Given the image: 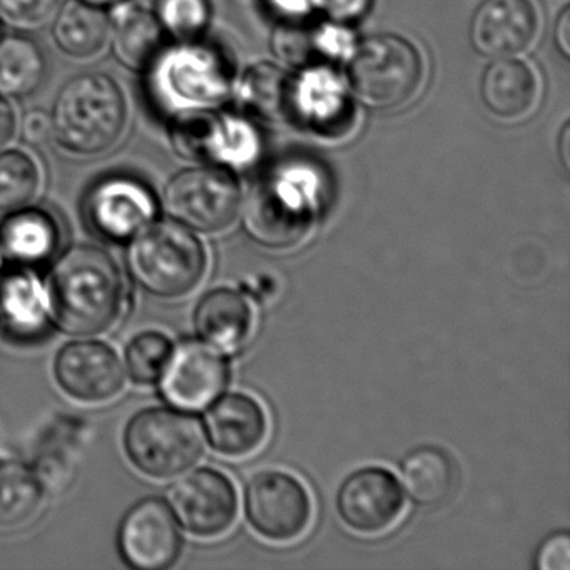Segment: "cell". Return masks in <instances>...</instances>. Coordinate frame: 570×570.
Listing matches in <instances>:
<instances>
[{
	"instance_id": "1",
	"label": "cell",
	"mask_w": 570,
	"mask_h": 570,
	"mask_svg": "<svg viewBox=\"0 0 570 570\" xmlns=\"http://www.w3.org/2000/svg\"><path fill=\"white\" fill-rule=\"evenodd\" d=\"M48 289L55 325L68 335L108 332L125 308V276L98 246H75L59 256Z\"/></svg>"
},
{
	"instance_id": "2",
	"label": "cell",
	"mask_w": 570,
	"mask_h": 570,
	"mask_svg": "<svg viewBox=\"0 0 570 570\" xmlns=\"http://www.w3.org/2000/svg\"><path fill=\"white\" fill-rule=\"evenodd\" d=\"M145 72L149 102L171 121L191 112L213 111L232 89L228 62L198 39L163 49Z\"/></svg>"
},
{
	"instance_id": "3",
	"label": "cell",
	"mask_w": 570,
	"mask_h": 570,
	"mask_svg": "<svg viewBox=\"0 0 570 570\" xmlns=\"http://www.w3.org/2000/svg\"><path fill=\"white\" fill-rule=\"evenodd\" d=\"M51 116L55 138L66 151L98 156L125 135L128 105L115 79L85 72L61 89Z\"/></svg>"
},
{
	"instance_id": "4",
	"label": "cell",
	"mask_w": 570,
	"mask_h": 570,
	"mask_svg": "<svg viewBox=\"0 0 570 570\" xmlns=\"http://www.w3.org/2000/svg\"><path fill=\"white\" fill-rule=\"evenodd\" d=\"M129 243V272L151 295L179 298L195 289L205 276V248L186 226L153 222Z\"/></svg>"
},
{
	"instance_id": "5",
	"label": "cell",
	"mask_w": 570,
	"mask_h": 570,
	"mask_svg": "<svg viewBox=\"0 0 570 570\" xmlns=\"http://www.w3.org/2000/svg\"><path fill=\"white\" fill-rule=\"evenodd\" d=\"M318 178L312 166L293 165L266 176L249 193L245 226L268 248H289L302 242L312 223Z\"/></svg>"
},
{
	"instance_id": "6",
	"label": "cell",
	"mask_w": 570,
	"mask_h": 570,
	"mask_svg": "<svg viewBox=\"0 0 570 570\" xmlns=\"http://www.w3.org/2000/svg\"><path fill=\"white\" fill-rule=\"evenodd\" d=\"M422 76L419 51L399 36H373L350 55V88L362 105L372 109L405 105L419 89Z\"/></svg>"
},
{
	"instance_id": "7",
	"label": "cell",
	"mask_w": 570,
	"mask_h": 570,
	"mask_svg": "<svg viewBox=\"0 0 570 570\" xmlns=\"http://www.w3.org/2000/svg\"><path fill=\"white\" fill-rule=\"evenodd\" d=\"M125 449L139 472L173 479L202 459L203 429L193 416L176 410H142L126 426Z\"/></svg>"
},
{
	"instance_id": "8",
	"label": "cell",
	"mask_w": 570,
	"mask_h": 570,
	"mask_svg": "<svg viewBox=\"0 0 570 570\" xmlns=\"http://www.w3.org/2000/svg\"><path fill=\"white\" fill-rule=\"evenodd\" d=\"M169 215L186 228L219 233L232 226L242 205V193L232 173L223 168L186 169L166 186Z\"/></svg>"
},
{
	"instance_id": "9",
	"label": "cell",
	"mask_w": 570,
	"mask_h": 570,
	"mask_svg": "<svg viewBox=\"0 0 570 570\" xmlns=\"http://www.w3.org/2000/svg\"><path fill=\"white\" fill-rule=\"evenodd\" d=\"M158 215V199L141 179L111 175L89 188L82 203L86 226L109 243L131 242Z\"/></svg>"
},
{
	"instance_id": "10",
	"label": "cell",
	"mask_w": 570,
	"mask_h": 570,
	"mask_svg": "<svg viewBox=\"0 0 570 570\" xmlns=\"http://www.w3.org/2000/svg\"><path fill=\"white\" fill-rule=\"evenodd\" d=\"M228 366L222 352L198 340H185L171 350L159 390L163 399L181 412L212 405L225 389Z\"/></svg>"
},
{
	"instance_id": "11",
	"label": "cell",
	"mask_w": 570,
	"mask_h": 570,
	"mask_svg": "<svg viewBox=\"0 0 570 570\" xmlns=\"http://www.w3.org/2000/svg\"><path fill=\"white\" fill-rule=\"evenodd\" d=\"M245 499L253 529L273 542H289L308 529L312 500L289 473H258L246 487Z\"/></svg>"
},
{
	"instance_id": "12",
	"label": "cell",
	"mask_w": 570,
	"mask_h": 570,
	"mask_svg": "<svg viewBox=\"0 0 570 570\" xmlns=\"http://www.w3.org/2000/svg\"><path fill=\"white\" fill-rule=\"evenodd\" d=\"M169 509L188 532L216 537L235 522L238 499L228 476L216 470L199 469L186 473L171 487Z\"/></svg>"
},
{
	"instance_id": "13",
	"label": "cell",
	"mask_w": 570,
	"mask_h": 570,
	"mask_svg": "<svg viewBox=\"0 0 570 570\" xmlns=\"http://www.w3.org/2000/svg\"><path fill=\"white\" fill-rule=\"evenodd\" d=\"M118 546L125 562L135 569L171 567L181 552V533L171 509L159 499L136 503L119 527Z\"/></svg>"
},
{
	"instance_id": "14",
	"label": "cell",
	"mask_w": 570,
	"mask_h": 570,
	"mask_svg": "<svg viewBox=\"0 0 570 570\" xmlns=\"http://www.w3.org/2000/svg\"><path fill=\"white\" fill-rule=\"evenodd\" d=\"M55 375L72 399L101 403L115 399L125 386V368L118 353L102 342L81 340L61 348Z\"/></svg>"
},
{
	"instance_id": "15",
	"label": "cell",
	"mask_w": 570,
	"mask_h": 570,
	"mask_svg": "<svg viewBox=\"0 0 570 570\" xmlns=\"http://www.w3.org/2000/svg\"><path fill=\"white\" fill-rule=\"evenodd\" d=\"M338 512L355 532L382 533L402 515L403 493L389 470L362 469L343 482Z\"/></svg>"
},
{
	"instance_id": "16",
	"label": "cell",
	"mask_w": 570,
	"mask_h": 570,
	"mask_svg": "<svg viewBox=\"0 0 570 570\" xmlns=\"http://www.w3.org/2000/svg\"><path fill=\"white\" fill-rule=\"evenodd\" d=\"M289 121L302 122L323 136H340L352 122L348 91L335 71L309 66L293 79Z\"/></svg>"
},
{
	"instance_id": "17",
	"label": "cell",
	"mask_w": 570,
	"mask_h": 570,
	"mask_svg": "<svg viewBox=\"0 0 570 570\" xmlns=\"http://www.w3.org/2000/svg\"><path fill=\"white\" fill-rule=\"evenodd\" d=\"M537 14L530 0H483L470 24V41L490 59L513 58L530 48Z\"/></svg>"
},
{
	"instance_id": "18",
	"label": "cell",
	"mask_w": 570,
	"mask_h": 570,
	"mask_svg": "<svg viewBox=\"0 0 570 570\" xmlns=\"http://www.w3.org/2000/svg\"><path fill=\"white\" fill-rule=\"evenodd\" d=\"M51 298L48 286L31 272L11 273L0 279V328L18 343H36L51 332Z\"/></svg>"
},
{
	"instance_id": "19",
	"label": "cell",
	"mask_w": 570,
	"mask_h": 570,
	"mask_svg": "<svg viewBox=\"0 0 570 570\" xmlns=\"http://www.w3.org/2000/svg\"><path fill=\"white\" fill-rule=\"evenodd\" d=\"M206 433L216 452L245 456L265 442L268 420L265 410L252 396L232 393L223 396L206 413Z\"/></svg>"
},
{
	"instance_id": "20",
	"label": "cell",
	"mask_w": 570,
	"mask_h": 570,
	"mask_svg": "<svg viewBox=\"0 0 570 570\" xmlns=\"http://www.w3.org/2000/svg\"><path fill=\"white\" fill-rule=\"evenodd\" d=\"M61 246V222L49 209L24 206L0 225V252L24 268L48 265L58 258Z\"/></svg>"
},
{
	"instance_id": "21",
	"label": "cell",
	"mask_w": 570,
	"mask_h": 570,
	"mask_svg": "<svg viewBox=\"0 0 570 570\" xmlns=\"http://www.w3.org/2000/svg\"><path fill=\"white\" fill-rule=\"evenodd\" d=\"M239 138V119L213 111L173 119L171 145L179 156L196 161L232 165Z\"/></svg>"
},
{
	"instance_id": "22",
	"label": "cell",
	"mask_w": 570,
	"mask_h": 570,
	"mask_svg": "<svg viewBox=\"0 0 570 570\" xmlns=\"http://www.w3.org/2000/svg\"><path fill=\"white\" fill-rule=\"evenodd\" d=\"M111 31L112 51L126 68L146 71L163 51L165 31L155 14L135 4L115 6Z\"/></svg>"
},
{
	"instance_id": "23",
	"label": "cell",
	"mask_w": 570,
	"mask_h": 570,
	"mask_svg": "<svg viewBox=\"0 0 570 570\" xmlns=\"http://www.w3.org/2000/svg\"><path fill=\"white\" fill-rule=\"evenodd\" d=\"M252 325V308L235 289L218 288L208 293L195 312L196 332L218 350H235L242 345Z\"/></svg>"
},
{
	"instance_id": "24",
	"label": "cell",
	"mask_w": 570,
	"mask_h": 570,
	"mask_svg": "<svg viewBox=\"0 0 570 570\" xmlns=\"http://www.w3.org/2000/svg\"><path fill=\"white\" fill-rule=\"evenodd\" d=\"M487 108L505 119L529 115L539 98V82L525 62L513 58L497 59L482 79Z\"/></svg>"
},
{
	"instance_id": "25",
	"label": "cell",
	"mask_w": 570,
	"mask_h": 570,
	"mask_svg": "<svg viewBox=\"0 0 570 570\" xmlns=\"http://www.w3.org/2000/svg\"><path fill=\"white\" fill-rule=\"evenodd\" d=\"M111 24L101 8L85 0H69L52 26L56 45L76 59L98 55L108 41Z\"/></svg>"
},
{
	"instance_id": "26",
	"label": "cell",
	"mask_w": 570,
	"mask_h": 570,
	"mask_svg": "<svg viewBox=\"0 0 570 570\" xmlns=\"http://www.w3.org/2000/svg\"><path fill=\"white\" fill-rule=\"evenodd\" d=\"M292 86L293 79L276 66H255L239 85V105L249 116L262 121H289Z\"/></svg>"
},
{
	"instance_id": "27",
	"label": "cell",
	"mask_w": 570,
	"mask_h": 570,
	"mask_svg": "<svg viewBox=\"0 0 570 570\" xmlns=\"http://www.w3.org/2000/svg\"><path fill=\"white\" fill-rule=\"evenodd\" d=\"M45 502L39 476L24 463L0 459V529H18L35 520Z\"/></svg>"
},
{
	"instance_id": "28",
	"label": "cell",
	"mask_w": 570,
	"mask_h": 570,
	"mask_svg": "<svg viewBox=\"0 0 570 570\" xmlns=\"http://www.w3.org/2000/svg\"><path fill=\"white\" fill-rule=\"evenodd\" d=\"M48 72L45 52L31 39L14 36L0 42V96L28 98L41 88Z\"/></svg>"
},
{
	"instance_id": "29",
	"label": "cell",
	"mask_w": 570,
	"mask_h": 570,
	"mask_svg": "<svg viewBox=\"0 0 570 570\" xmlns=\"http://www.w3.org/2000/svg\"><path fill=\"white\" fill-rule=\"evenodd\" d=\"M402 480L409 495L420 505H436L452 492L453 466L439 449L425 446L406 456Z\"/></svg>"
},
{
	"instance_id": "30",
	"label": "cell",
	"mask_w": 570,
	"mask_h": 570,
	"mask_svg": "<svg viewBox=\"0 0 570 570\" xmlns=\"http://www.w3.org/2000/svg\"><path fill=\"white\" fill-rule=\"evenodd\" d=\"M41 188L38 163L24 151L0 153V209L24 208Z\"/></svg>"
},
{
	"instance_id": "31",
	"label": "cell",
	"mask_w": 570,
	"mask_h": 570,
	"mask_svg": "<svg viewBox=\"0 0 570 570\" xmlns=\"http://www.w3.org/2000/svg\"><path fill=\"white\" fill-rule=\"evenodd\" d=\"M325 31L326 26L313 28L299 21H288L273 35V52L289 66H315L318 59H328Z\"/></svg>"
},
{
	"instance_id": "32",
	"label": "cell",
	"mask_w": 570,
	"mask_h": 570,
	"mask_svg": "<svg viewBox=\"0 0 570 570\" xmlns=\"http://www.w3.org/2000/svg\"><path fill=\"white\" fill-rule=\"evenodd\" d=\"M171 350V342L165 333H139L126 348L125 363L129 379L138 385L158 383Z\"/></svg>"
},
{
	"instance_id": "33",
	"label": "cell",
	"mask_w": 570,
	"mask_h": 570,
	"mask_svg": "<svg viewBox=\"0 0 570 570\" xmlns=\"http://www.w3.org/2000/svg\"><path fill=\"white\" fill-rule=\"evenodd\" d=\"M156 19L178 42L196 41L208 28V0H158Z\"/></svg>"
},
{
	"instance_id": "34",
	"label": "cell",
	"mask_w": 570,
	"mask_h": 570,
	"mask_svg": "<svg viewBox=\"0 0 570 570\" xmlns=\"http://www.w3.org/2000/svg\"><path fill=\"white\" fill-rule=\"evenodd\" d=\"M59 0H0V22L16 31L46 28L58 12Z\"/></svg>"
},
{
	"instance_id": "35",
	"label": "cell",
	"mask_w": 570,
	"mask_h": 570,
	"mask_svg": "<svg viewBox=\"0 0 570 570\" xmlns=\"http://www.w3.org/2000/svg\"><path fill=\"white\" fill-rule=\"evenodd\" d=\"M22 141L32 148H45L55 138L52 116L45 109L28 111L21 121Z\"/></svg>"
},
{
	"instance_id": "36",
	"label": "cell",
	"mask_w": 570,
	"mask_h": 570,
	"mask_svg": "<svg viewBox=\"0 0 570 570\" xmlns=\"http://www.w3.org/2000/svg\"><path fill=\"white\" fill-rule=\"evenodd\" d=\"M318 11L336 24L358 21L372 8V0H312Z\"/></svg>"
},
{
	"instance_id": "37",
	"label": "cell",
	"mask_w": 570,
	"mask_h": 570,
	"mask_svg": "<svg viewBox=\"0 0 570 570\" xmlns=\"http://www.w3.org/2000/svg\"><path fill=\"white\" fill-rule=\"evenodd\" d=\"M539 569L542 570H569L570 569V542L567 535H557L543 543L539 553Z\"/></svg>"
},
{
	"instance_id": "38",
	"label": "cell",
	"mask_w": 570,
	"mask_h": 570,
	"mask_svg": "<svg viewBox=\"0 0 570 570\" xmlns=\"http://www.w3.org/2000/svg\"><path fill=\"white\" fill-rule=\"evenodd\" d=\"M16 132V115L12 106L0 96V151L11 142Z\"/></svg>"
},
{
	"instance_id": "39",
	"label": "cell",
	"mask_w": 570,
	"mask_h": 570,
	"mask_svg": "<svg viewBox=\"0 0 570 570\" xmlns=\"http://www.w3.org/2000/svg\"><path fill=\"white\" fill-rule=\"evenodd\" d=\"M556 41L560 51L566 58L570 56V9L566 8L560 12L556 28Z\"/></svg>"
},
{
	"instance_id": "40",
	"label": "cell",
	"mask_w": 570,
	"mask_h": 570,
	"mask_svg": "<svg viewBox=\"0 0 570 570\" xmlns=\"http://www.w3.org/2000/svg\"><path fill=\"white\" fill-rule=\"evenodd\" d=\"M278 11L285 12L288 16L306 14L312 8V0H272Z\"/></svg>"
},
{
	"instance_id": "41",
	"label": "cell",
	"mask_w": 570,
	"mask_h": 570,
	"mask_svg": "<svg viewBox=\"0 0 570 570\" xmlns=\"http://www.w3.org/2000/svg\"><path fill=\"white\" fill-rule=\"evenodd\" d=\"M569 126H566V128L562 129V135H560V156H562L563 165L569 166V145H570V138H569Z\"/></svg>"
},
{
	"instance_id": "42",
	"label": "cell",
	"mask_w": 570,
	"mask_h": 570,
	"mask_svg": "<svg viewBox=\"0 0 570 570\" xmlns=\"http://www.w3.org/2000/svg\"><path fill=\"white\" fill-rule=\"evenodd\" d=\"M88 4L96 6V8H115V6L121 4L125 0H85Z\"/></svg>"
},
{
	"instance_id": "43",
	"label": "cell",
	"mask_w": 570,
	"mask_h": 570,
	"mask_svg": "<svg viewBox=\"0 0 570 570\" xmlns=\"http://www.w3.org/2000/svg\"><path fill=\"white\" fill-rule=\"evenodd\" d=\"M2 258H4V255L0 252V273H2Z\"/></svg>"
}]
</instances>
